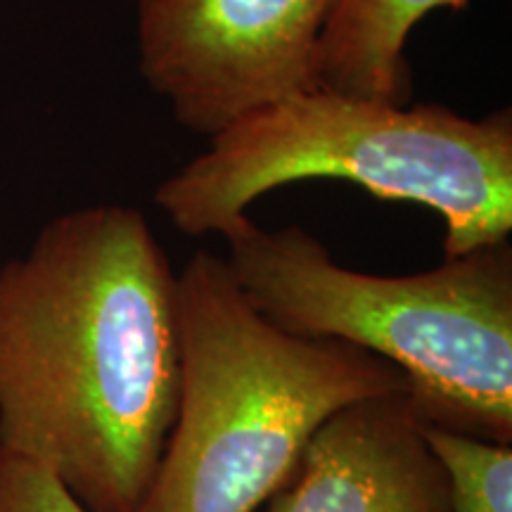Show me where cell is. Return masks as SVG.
<instances>
[{
    "label": "cell",
    "instance_id": "6da1fadb",
    "mask_svg": "<svg viewBox=\"0 0 512 512\" xmlns=\"http://www.w3.org/2000/svg\"><path fill=\"white\" fill-rule=\"evenodd\" d=\"M178 387L176 273L138 209L69 211L0 266V446L88 510H138Z\"/></svg>",
    "mask_w": 512,
    "mask_h": 512
},
{
    "label": "cell",
    "instance_id": "7a4b0ae2",
    "mask_svg": "<svg viewBox=\"0 0 512 512\" xmlns=\"http://www.w3.org/2000/svg\"><path fill=\"white\" fill-rule=\"evenodd\" d=\"M176 302V420L136 512H256L290 484L323 422L408 392L401 370L366 349L273 325L207 249L176 275Z\"/></svg>",
    "mask_w": 512,
    "mask_h": 512
},
{
    "label": "cell",
    "instance_id": "3957f363",
    "mask_svg": "<svg viewBox=\"0 0 512 512\" xmlns=\"http://www.w3.org/2000/svg\"><path fill=\"white\" fill-rule=\"evenodd\" d=\"M309 178L437 211L446 259L498 245L512 233V114L467 119L313 86L209 138L155 204L181 233L223 238L259 197Z\"/></svg>",
    "mask_w": 512,
    "mask_h": 512
},
{
    "label": "cell",
    "instance_id": "277c9868",
    "mask_svg": "<svg viewBox=\"0 0 512 512\" xmlns=\"http://www.w3.org/2000/svg\"><path fill=\"white\" fill-rule=\"evenodd\" d=\"M223 240L230 275L273 325L389 361L422 422L512 444L510 240L415 275L354 271L302 226L252 216Z\"/></svg>",
    "mask_w": 512,
    "mask_h": 512
},
{
    "label": "cell",
    "instance_id": "5b68a950",
    "mask_svg": "<svg viewBox=\"0 0 512 512\" xmlns=\"http://www.w3.org/2000/svg\"><path fill=\"white\" fill-rule=\"evenodd\" d=\"M339 0H138V64L178 124L214 138L316 86Z\"/></svg>",
    "mask_w": 512,
    "mask_h": 512
},
{
    "label": "cell",
    "instance_id": "8992f818",
    "mask_svg": "<svg viewBox=\"0 0 512 512\" xmlns=\"http://www.w3.org/2000/svg\"><path fill=\"white\" fill-rule=\"evenodd\" d=\"M268 512H448L446 475L408 392L356 401L323 422Z\"/></svg>",
    "mask_w": 512,
    "mask_h": 512
},
{
    "label": "cell",
    "instance_id": "52a82bcc",
    "mask_svg": "<svg viewBox=\"0 0 512 512\" xmlns=\"http://www.w3.org/2000/svg\"><path fill=\"white\" fill-rule=\"evenodd\" d=\"M470 0H339L316 57V86L408 105L413 74L406 46L437 10H465Z\"/></svg>",
    "mask_w": 512,
    "mask_h": 512
},
{
    "label": "cell",
    "instance_id": "ba28073f",
    "mask_svg": "<svg viewBox=\"0 0 512 512\" xmlns=\"http://www.w3.org/2000/svg\"><path fill=\"white\" fill-rule=\"evenodd\" d=\"M446 475L448 512H512V444L422 422Z\"/></svg>",
    "mask_w": 512,
    "mask_h": 512
},
{
    "label": "cell",
    "instance_id": "9c48e42d",
    "mask_svg": "<svg viewBox=\"0 0 512 512\" xmlns=\"http://www.w3.org/2000/svg\"><path fill=\"white\" fill-rule=\"evenodd\" d=\"M0 512H91L48 467L0 446Z\"/></svg>",
    "mask_w": 512,
    "mask_h": 512
}]
</instances>
